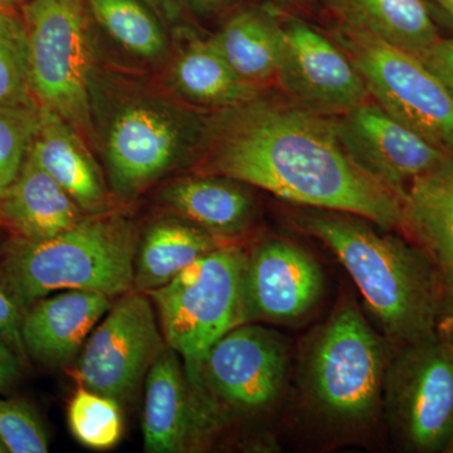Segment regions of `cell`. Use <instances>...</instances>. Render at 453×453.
<instances>
[{
	"label": "cell",
	"mask_w": 453,
	"mask_h": 453,
	"mask_svg": "<svg viewBox=\"0 0 453 453\" xmlns=\"http://www.w3.org/2000/svg\"><path fill=\"white\" fill-rule=\"evenodd\" d=\"M208 174L314 210L403 229V201L354 159L335 118L259 96L223 109L205 133Z\"/></svg>",
	"instance_id": "cell-1"
},
{
	"label": "cell",
	"mask_w": 453,
	"mask_h": 453,
	"mask_svg": "<svg viewBox=\"0 0 453 453\" xmlns=\"http://www.w3.org/2000/svg\"><path fill=\"white\" fill-rule=\"evenodd\" d=\"M296 223L342 262L388 342L399 348L436 338L443 276L418 244L340 211L312 208Z\"/></svg>",
	"instance_id": "cell-2"
},
{
	"label": "cell",
	"mask_w": 453,
	"mask_h": 453,
	"mask_svg": "<svg viewBox=\"0 0 453 453\" xmlns=\"http://www.w3.org/2000/svg\"><path fill=\"white\" fill-rule=\"evenodd\" d=\"M392 342L345 299L306 342L299 389L306 412L327 431L363 434L383 411Z\"/></svg>",
	"instance_id": "cell-3"
},
{
	"label": "cell",
	"mask_w": 453,
	"mask_h": 453,
	"mask_svg": "<svg viewBox=\"0 0 453 453\" xmlns=\"http://www.w3.org/2000/svg\"><path fill=\"white\" fill-rule=\"evenodd\" d=\"M135 237L120 217L92 214L42 241L13 237L0 256V282L22 309L57 290L122 296L134 288Z\"/></svg>",
	"instance_id": "cell-4"
},
{
	"label": "cell",
	"mask_w": 453,
	"mask_h": 453,
	"mask_svg": "<svg viewBox=\"0 0 453 453\" xmlns=\"http://www.w3.org/2000/svg\"><path fill=\"white\" fill-rule=\"evenodd\" d=\"M246 261L242 249L225 244L196 259L163 288L146 294L157 305L166 345L183 359L188 377L205 398L203 360L223 335L244 324Z\"/></svg>",
	"instance_id": "cell-5"
},
{
	"label": "cell",
	"mask_w": 453,
	"mask_h": 453,
	"mask_svg": "<svg viewBox=\"0 0 453 453\" xmlns=\"http://www.w3.org/2000/svg\"><path fill=\"white\" fill-rule=\"evenodd\" d=\"M88 0H29L23 22L33 95L86 142L92 140Z\"/></svg>",
	"instance_id": "cell-6"
},
{
	"label": "cell",
	"mask_w": 453,
	"mask_h": 453,
	"mask_svg": "<svg viewBox=\"0 0 453 453\" xmlns=\"http://www.w3.org/2000/svg\"><path fill=\"white\" fill-rule=\"evenodd\" d=\"M338 42L384 111L453 155V96L416 56L348 27Z\"/></svg>",
	"instance_id": "cell-7"
},
{
	"label": "cell",
	"mask_w": 453,
	"mask_h": 453,
	"mask_svg": "<svg viewBox=\"0 0 453 453\" xmlns=\"http://www.w3.org/2000/svg\"><path fill=\"white\" fill-rule=\"evenodd\" d=\"M383 411L408 451L446 452L453 442V349L432 338L392 354L383 386Z\"/></svg>",
	"instance_id": "cell-8"
},
{
	"label": "cell",
	"mask_w": 453,
	"mask_h": 453,
	"mask_svg": "<svg viewBox=\"0 0 453 453\" xmlns=\"http://www.w3.org/2000/svg\"><path fill=\"white\" fill-rule=\"evenodd\" d=\"M288 345L276 330L238 325L208 351L201 386L220 419L259 416L276 407L288 381Z\"/></svg>",
	"instance_id": "cell-9"
},
{
	"label": "cell",
	"mask_w": 453,
	"mask_h": 453,
	"mask_svg": "<svg viewBox=\"0 0 453 453\" xmlns=\"http://www.w3.org/2000/svg\"><path fill=\"white\" fill-rule=\"evenodd\" d=\"M165 344L148 295L127 291L88 338L77 378L83 388L129 402Z\"/></svg>",
	"instance_id": "cell-10"
},
{
	"label": "cell",
	"mask_w": 453,
	"mask_h": 453,
	"mask_svg": "<svg viewBox=\"0 0 453 453\" xmlns=\"http://www.w3.org/2000/svg\"><path fill=\"white\" fill-rule=\"evenodd\" d=\"M280 27L276 80L294 103L340 116L368 101L365 79L342 47L301 20L288 19Z\"/></svg>",
	"instance_id": "cell-11"
},
{
	"label": "cell",
	"mask_w": 453,
	"mask_h": 453,
	"mask_svg": "<svg viewBox=\"0 0 453 453\" xmlns=\"http://www.w3.org/2000/svg\"><path fill=\"white\" fill-rule=\"evenodd\" d=\"M320 265L297 244L270 240L247 255L242 279L243 323L299 320L323 296Z\"/></svg>",
	"instance_id": "cell-12"
},
{
	"label": "cell",
	"mask_w": 453,
	"mask_h": 453,
	"mask_svg": "<svg viewBox=\"0 0 453 453\" xmlns=\"http://www.w3.org/2000/svg\"><path fill=\"white\" fill-rule=\"evenodd\" d=\"M336 121L354 159L402 201L414 179L453 157L395 120L378 104L366 101L336 116Z\"/></svg>",
	"instance_id": "cell-13"
},
{
	"label": "cell",
	"mask_w": 453,
	"mask_h": 453,
	"mask_svg": "<svg viewBox=\"0 0 453 453\" xmlns=\"http://www.w3.org/2000/svg\"><path fill=\"white\" fill-rule=\"evenodd\" d=\"M220 423L222 419L213 405L193 386L177 351L164 348L145 377V451H193L214 434Z\"/></svg>",
	"instance_id": "cell-14"
},
{
	"label": "cell",
	"mask_w": 453,
	"mask_h": 453,
	"mask_svg": "<svg viewBox=\"0 0 453 453\" xmlns=\"http://www.w3.org/2000/svg\"><path fill=\"white\" fill-rule=\"evenodd\" d=\"M149 104H134L113 119L106 159L113 189L130 196L172 169L188 144L186 127L175 116Z\"/></svg>",
	"instance_id": "cell-15"
},
{
	"label": "cell",
	"mask_w": 453,
	"mask_h": 453,
	"mask_svg": "<svg viewBox=\"0 0 453 453\" xmlns=\"http://www.w3.org/2000/svg\"><path fill=\"white\" fill-rule=\"evenodd\" d=\"M110 309V296L101 292L68 290L42 297L27 309L23 318V347L43 365H65L76 357Z\"/></svg>",
	"instance_id": "cell-16"
},
{
	"label": "cell",
	"mask_w": 453,
	"mask_h": 453,
	"mask_svg": "<svg viewBox=\"0 0 453 453\" xmlns=\"http://www.w3.org/2000/svg\"><path fill=\"white\" fill-rule=\"evenodd\" d=\"M28 157L55 179L83 211L104 213L109 198L88 144L55 112L40 107Z\"/></svg>",
	"instance_id": "cell-17"
},
{
	"label": "cell",
	"mask_w": 453,
	"mask_h": 453,
	"mask_svg": "<svg viewBox=\"0 0 453 453\" xmlns=\"http://www.w3.org/2000/svg\"><path fill=\"white\" fill-rule=\"evenodd\" d=\"M82 211L73 196L27 154L19 174L0 201V225L14 237L42 241L81 222Z\"/></svg>",
	"instance_id": "cell-18"
},
{
	"label": "cell",
	"mask_w": 453,
	"mask_h": 453,
	"mask_svg": "<svg viewBox=\"0 0 453 453\" xmlns=\"http://www.w3.org/2000/svg\"><path fill=\"white\" fill-rule=\"evenodd\" d=\"M162 198L173 211L225 242L242 235L255 217V201L246 184L222 175L180 179L163 190Z\"/></svg>",
	"instance_id": "cell-19"
},
{
	"label": "cell",
	"mask_w": 453,
	"mask_h": 453,
	"mask_svg": "<svg viewBox=\"0 0 453 453\" xmlns=\"http://www.w3.org/2000/svg\"><path fill=\"white\" fill-rule=\"evenodd\" d=\"M443 277L453 275V157L414 179L403 198V229Z\"/></svg>",
	"instance_id": "cell-20"
},
{
	"label": "cell",
	"mask_w": 453,
	"mask_h": 453,
	"mask_svg": "<svg viewBox=\"0 0 453 453\" xmlns=\"http://www.w3.org/2000/svg\"><path fill=\"white\" fill-rule=\"evenodd\" d=\"M228 244L192 222L163 219L149 226L134 261V290L163 288L196 259Z\"/></svg>",
	"instance_id": "cell-21"
},
{
	"label": "cell",
	"mask_w": 453,
	"mask_h": 453,
	"mask_svg": "<svg viewBox=\"0 0 453 453\" xmlns=\"http://www.w3.org/2000/svg\"><path fill=\"white\" fill-rule=\"evenodd\" d=\"M344 27L418 56L440 38L423 0H332Z\"/></svg>",
	"instance_id": "cell-22"
},
{
	"label": "cell",
	"mask_w": 453,
	"mask_h": 453,
	"mask_svg": "<svg viewBox=\"0 0 453 453\" xmlns=\"http://www.w3.org/2000/svg\"><path fill=\"white\" fill-rule=\"evenodd\" d=\"M173 81L188 100L222 110L262 96L261 86L238 76L211 40L192 41L181 50L173 67Z\"/></svg>",
	"instance_id": "cell-23"
},
{
	"label": "cell",
	"mask_w": 453,
	"mask_h": 453,
	"mask_svg": "<svg viewBox=\"0 0 453 453\" xmlns=\"http://www.w3.org/2000/svg\"><path fill=\"white\" fill-rule=\"evenodd\" d=\"M238 76L261 86L276 79L281 56V27L265 12H238L211 38Z\"/></svg>",
	"instance_id": "cell-24"
},
{
	"label": "cell",
	"mask_w": 453,
	"mask_h": 453,
	"mask_svg": "<svg viewBox=\"0 0 453 453\" xmlns=\"http://www.w3.org/2000/svg\"><path fill=\"white\" fill-rule=\"evenodd\" d=\"M89 13L125 50L146 59L166 47L159 17L142 0H88Z\"/></svg>",
	"instance_id": "cell-25"
},
{
	"label": "cell",
	"mask_w": 453,
	"mask_h": 453,
	"mask_svg": "<svg viewBox=\"0 0 453 453\" xmlns=\"http://www.w3.org/2000/svg\"><path fill=\"white\" fill-rule=\"evenodd\" d=\"M0 105L40 107L33 95L27 29L16 12H0Z\"/></svg>",
	"instance_id": "cell-26"
},
{
	"label": "cell",
	"mask_w": 453,
	"mask_h": 453,
	"mask_svg": "<svg viewBox=\"0 0 453 453\" xmlns=\"http://www.w3.org/2000/svg\"><path fill=\"white\" fill-rule=\"evenodd\" d=\"M68 425L82 445L92 449H112L124 429L120 403L81 387L68 404Z\"/></svg>",
	"instance_id": "cell-27"
},
{
	"label": "cell",
	"mask_w": 453,
	"mask_h": 453,
	"mask_svg": "<svg viewBox=\"0 0 453 453\" xmlns=\"http://www.w3.org/2000/svg\"><path fill=\"white\" fill-rule=\"evenodd\" d=\"M38 109L0 105V201L25 163L38 124Z\"/></svg>",
	"instance_id": "cell-28"
},
{
	"label": "cell",
	"mask_w": 453,
	"mask_h": 453,
	"mask_svg": "<svg viewBox=\"0 0 453 453\" xmlns=\"http://www.w3.org/2000/svg\"><path fill=\"white\" fill-rule=\"evenodd\" d=\"M0 441L11 453L49 452L43 425L22 399H0Z\"/></svg>",
	"instance_id": "cell-29"
},
{
	"label": "cell",
	"mask_w": 453,
	"mask_h": 453,
	"mask_svg": "<svg viewBox=\"0 0 453 453\" xmlns=\"http://www.w3.org/2000/svg\"><path fill=\"white\" fill-rule=\"evenodd\" d=\"M453 96V38H438L416 56Z\"/></svg>",
	"instance_id": "cell-30"
},
{
	"label": "cell",
	"mask_w": 453,
	"mask_h": 453,
	"mask_svg": "<svg viewBox=\"0 0 453 453\" xmlns=\"http://www.w3.org/2000/svg\"><path fill=\"white\" fill-rule=\"evenodd\" d=\"M25 314V310L19 305L16 297L0 282V335L11 340L23 351L25 347H23L20 329H22Z\"/></svg>",
	"instance_id": "cell-31"
},
{
	"label": "cell",
	"mask_w": 453,
	"mask_h": 453,
	"mask_svg": "<svg viewBox=\"0 0 453 453\" xmlns=\"http://www.w3.org/2000/svg\"><path fill=\"white\" fill-rule=\"evenodd\" d=\"M19 353L14 342L0 335V395L11 389L20 377Z\"/></svg>",
	"instance_id": "cell-32"
},
{
	"label": "cell",
	"mask_w": 453,
	"mask_h": 453,
	"mask_svg": "<svg viewBox=\"0 0 453 453\" xmlns=\"http://www.w3.org/2000/svg\"><path fill=\"white\" fill-rule=\"evenodd\" d=\"M436 335L453 347V275L443 277V292L436 320Z\"/></svg>",
	"instance_id": "cell-33"
},
{
	"label": "cell",
	"mask_w": 453,
	"mask_h": 453,
	"mask_svg": "<svg viewBox=\"0 0 453 453\" xmlns=\"http://www.w3.org/2000/svg\"><path fill=\"white\" fill-rule=\"evenodd\" d=\"M142 2H144L165 25L178 23L183 14L180 0H142Z\"/></svg>",
	"instance_id": "cell-34"
},
{
	"label": "cell",
	"mask_w": 453,
	"mask_h": 453,
	"mask_svg": "<svg viewBox=\"0 0 453 453\" xmlns=\"http://www.w3.org/2000/svg\"><path fill=\"white\" fill-rule=\"evenodd\" d=\"M188 2L193 3L196 7L211 9L219 7L226 0H188Z\"/></svg>",
	"instance_id": "cell-35"
},
{
	"label": "cell",
	"mask_w": 453,
	"mask_h": 453,
	"mask_svg": "<svg viewBox=\"0 0 453 453\" xmlns=\"http://www.w3.org/2000/svg\"><path fill=\"white\" fill-rule=\"evenodd\" d=\"M431 2H434L441 11L445 12V14L453 19V7L449 0H431Z\"/></svg>",
	"instance_id": "cell-36"
},
{
	"label": "cell",
	"mask_w": 453,
	"mask_h": 453,
	"mask_svg": "<svg viewBox=\"0 0 453 453\" xmlns=\"http://www.w3.org/2000/svg\"><path fill=\"white\" fill-rule=\"evenodd\" d=\"M18 0H0V12H16Z\"/></svg>",
	"instance_id": "cell-37"
},
{
	"label": "cell",
	"mask_w": 453,
	"mask_h": 453,
	"mask_svg": "<svg viewBox=\"0 0 453 453\" xmlns=\"http://www.w3.org/2000/svg\"><path fill=\"white\" fill-rule=\"evenodd\" d=\"M8 452L7 449H5L4 445H3L2 441H0V453Z\"/></svg>",
	"instance_id": "cell-38"
},
{
	"label": "cell",
	"mask_w": 453,
	"mask_h": 453,
	"mask_svg": "<svg viewBox=\"0 0 453 453\" xmlns=\"http://www.w3.org/2000/svg\"><path fill=\"white\" fill-rule=\"evenodd\" d=\"M277 2L294 3V2H300V0H277Z\"/></svg>",
	"instance_id": "cell-39"
},
{
	"label": "cell",
	"mask_w": 453,
	"mask_h": 453,
	"mask_svg": "<svg viewBox=\"0 0 453 453\" xmlns=\"http://www.w3.org/2000/svg\"><path fill=\"white\" fill-rule=\"evenodd\" d=\"M446 452L453 453V442L451 443V446H449V449H447Z\"/></svg>",
	"instance_id": "cell-40"
},
{
	"label": "cell",
	"mask_w": 453,
	"mask_h": 453,
	"mask_svg": "<svg viewBox=\"0 0 453 453\" xmlns=\"http://www.w3.org/2000/svg\"><path fill=\"white\" fill-rule=\"evenodd\" d=\"M7 242H8V241H7ZM7 242H5L4 244H2V246H0V256H2L3 250H4L5 244H7Z\"/></svg>",
	"instance_id": "cell-41"
},
{
	"label": "cell",
	"mask_w": 453,
	"mask_h": 453,
	"mask_svg": "<svg viewBox=\"0 0 453 453\" xmlns=\"http://www.w3.org/2000/svg\"><path fill=\"white\" fill-rule=\"evenodd\" d=\"M449 2H451L452 7H453V0H449Z\"/></svg>",
	"instance_id": "cell-42"
},
{
	"label": "cell",
	"mask_w": 453,
	"mask_h": 453,
	"mask_svg": "<svg viewBox=\"0 0 453 453\" xmlns=\"http://www.w3.org/2000/svg\"><path fill=\"white\" fill-rule=\"evenodd\" d=\"M452 349H453V347H452Z\"/></svg>",
	"instance_id": "cell-43"
}]
</instances>
